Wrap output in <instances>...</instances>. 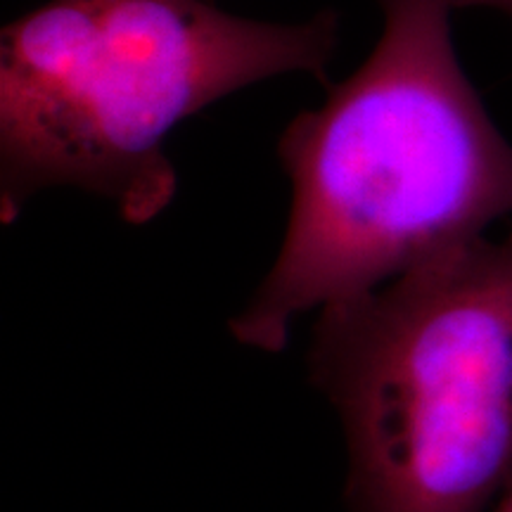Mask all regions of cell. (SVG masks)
<instances>
[{
  "label": "cell",
  "mask_w": 512,
  "mask_h": 512,
  "mask_svg": "<svg viewBox=\"0 0 512 512\" xmlns=\"http://www.w3.org/2000/svg\"><path fill=\"white\" fill-rule=\"evenodd\" d=\"M311 382L342 420L349 512H491L512 484V230L320 309Z\"/></svg>",
  "instance_id": "3"
},
{
  "label": "cell",
  "mask_w": 512,
  "mask_h": 512,
  "mask_svg": "<svg viewBox=\"0 0 512 512\" xmlns=\"http://www.w3.org/2000/svg\"><path fill=\"white\" fill-rule=\"evenodd\" d=\"M458 10H491L512 22V0H453Z\"/></svg>",
  "instance_id": "4"
},
{
  "label": "cell",
  "mask_w": 512,
  "mask_h": 512,
  "mask_svg": "<svg viewBox=\"0 0 512 512\" xmlns=\"http://www.w3.org/2000/svg\"><path fill=\"white\" fill-rule=\"evenodd\" d=\"M368 60L278 140L292 183L271 271L230 320L278 354L292 320L361 297L512 216V145L453 46V0H380Z\"/></svg>",
  "instance_id": "1"
},
{
  "label": "cell",
  "mask_w": 512,
  "mask_h": 512,
  "mask_svg": "<svg viewBox=\"0 0 512 512\" xmlns=\"http://www.w3.org/2000/svg\"><path fill=\"white\" fill-rule=\"evenodd\" d=\"M337 41L330 10L278 24L204 0H50L0 41V221L48 188L152 221L176 195L164 140L183 119L271 76L328 86Z\"/></svg>",
  "instance_id": "2"
},
{
  "label": "cell",
  "mask_w": 512,
  "mask_h": 512,
  "mask_svg": "<svg viewBox=\"0 0 512 512\" xmlns=\"http://www.w3.org/2000/svg\"><path fill=\"white\" fill-rule=\"evenodd\" d=\"M491 512H512V484L508 486V491H505V494L501 496V501L494 505V510Z\"/></svg>",
  "instance_id": "5"
}]
</instances>
